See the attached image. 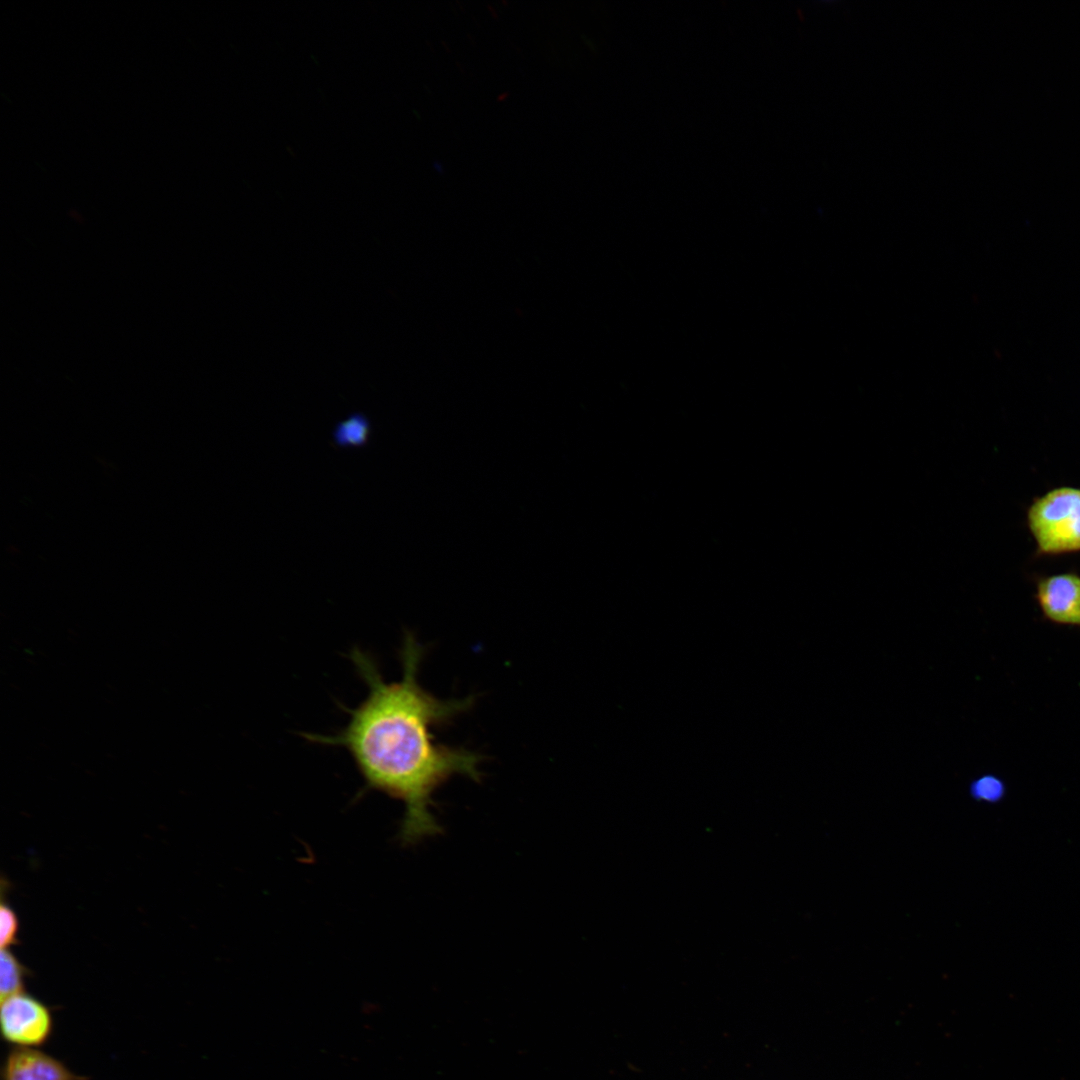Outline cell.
Instances as JSON below:
<instances>
[{"label": "cell", "mask_w": 1080, "mask_h": 1080, "mask_svg": "<svg viewBox=\"0 0 1080 1080\" xmlns=\"http://www.w3.org/2000/svg\"><path fill=\"white\" fill-rule=\"evenodd\" d=\"M1 1035L14 1047L38 1048L44 1045L53 1031L49 1008L39 999L20 992L1 1000Z\"/></svg>", "instance_id": "3"}, {"label": "cell", "mask_w": 1080, "mask_h": 1080, "mask_svg": "<svg viewBox=\"0 0 1080 1080\" xmlns=\"http://www.w3.org/2000/svg\"><path fill=\"white\" fill-rule=\"evenodd\" d=\"M331 436L339 449L364 448L370 443L372 422L365 413L353 411L334 425Z\"/></svg>", "instance_id": "6"}, {"label": "cell", "mask_w": 1080, "mask_h": 1080, "mask_svg": "<svg viewBox=\"0 0 1080 1080\" xmlns=\"http://www.w3.org/2000/svg\"><path fill=\"white\" fill-rule=\"evenodd\" d=\"M0 944L1 949H8L17 943L18 919L13 909L1 903L0 907Z\"/></svg>", "instance_id": "9"}, {"label": "cell", "mask_w": 1080, "mask_h": 1080, "mask_svg": "<svg viewBox=\"0 0 1080 1080\" xmlns=\"http://www.w3.org/2000/svg\"><path fill=\"white\" fill-rule=\"evenodd\" d=\"M1027 526L1039 555L1080 551V488L1063 486L1033 500Z\"/></svg>", "instance_id": "2"}, {"label": "cell", "mask_w": 1080, "mask_h": 1080, "mask_svg": "<svg viewBox=\"0 0 1080 1080\" xmlns=\"http://www.w3.org/2000/svg\"><path fill=\"white\" fill-rule=\"evenodd\" d=\"M1035 599L1047 621L1080 627V575L1067 572L1038 578Z\"/></svg>", "instance_id": "4"}, {"label": "cell", "mask_w": 1080, "mask_h": 1080, "mask_svg": "<svg viewBox=\"0 0 1080 1080\" xmlns=\"http://www.w3.org/2000/svg\"><path fill=\"white\" fill-rule=\"evenodd\" d=\"M423 647L406 633L401 649L402 678L386 682L374 660L359 649L351 659L368 687L365 699L349 711L346 726L334 735L306 734L310 741L346 749L368 788L403 801L400 840L413 844L439 832L431 813L432 795L450 777H480L479 754L438 744L432 729L473 704L472 697L442 700L418 682Z\"/></svg>", "instance_id": "1"}, {"label": "cell", "mask_w": 1080, "mask_h": 1080, "mask_svg": "<svg viewBox=\"0 0 1080 1080\" xmlns=\"http://www.w3.org/2000/svg\"><path fill=\"white\" fill-rule=\"evenodd\" d=\"M27 969L8 950L1 949L0 954V998L23 992L24 977Z\"/></svg>", "instance_id": "7"}, {"label": "cell", "mask_w": 1080, "mask_h": 1080, "mask_svg": "<svg viewBox=\"0 0 1080 1080\" xmlns=\"http://www.w3.org/2000/svg\"><path fill=\"white\" fill-rule=\"evenodd\" d=\"M2 1080H85L57 1058L37 1049L13 1047L1 1069Z\"/></svg>", "instance_id": "5"}, {"label": "cell", "mask_w": 1080, "mask_h": 1080, "mask_svg": "<svg viewBox=\"0 0 1080 1080\" xmlns=\"http://www.w3.org/2000/svg\"><path fill=\"white\" fill-rule=\"evenodd\" d=\"M970 793L977 801L996 803L1004 798L1006 786L1000 777L986 774L971 783Z\"/></svg>", "instance_id": "8"}]
</instances>
